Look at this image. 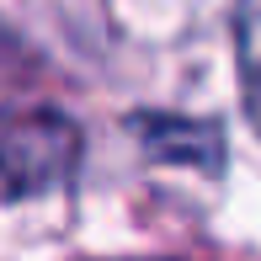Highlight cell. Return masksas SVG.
<instances>
[{"label":"cell","mask_w":261,"mask_h":261,"mask_svg":"<svg viewBox=\"0 0 261 261\" xmlns=\"http://www.w3.org/2000/svg\"><path fill=\"white\" fill-rule=\"evenodd\" d=\"M234 38H240V86H245V107L261 134V0H240L234 16Z\"/></svg>","instance_id":"6da1fadb"}]
</instances>
